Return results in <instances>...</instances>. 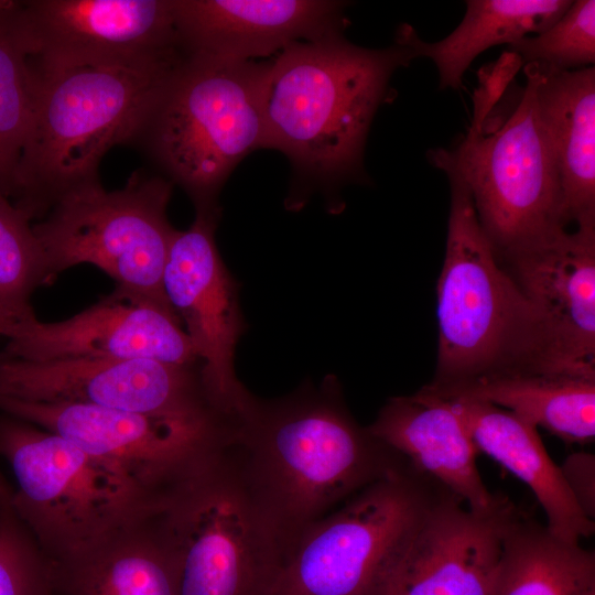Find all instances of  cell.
<instances>
[{
  "instance_id": "cell-1",
  "label": "cell",
  "mask_w": 595,
  "mask_h": 595,
  "mask_svg": "<svg viewBox=\"0 0 595 595\" xmlns=\"http://www.w3.org/2000/svg\"><path fill=\"white\" fill-rule=\"evenodd\" d=\"M228 448L288 543L404 463L357 423L332 375L279 399L252 396Z\"/></svg>"
},
{
  "instance_id": "cell-2",
  "label": "cell",
  "mask_w": 595,
  "mask_h": 595,
  "mask_svg": "<svg viewBox=\"0 0 595 595\" xmlns=\"http://www.w3.org/2000/svg\"><path fill=\"white\" fill-rule=\"evenodd\" d=\"M415 58L394 41L386 48L355 45L337 32L295 42L271 58L266 96V148L289 159L295 188L290 209L310 192L337 190L365 175L371 122L391 95L390 80Z\"/></svg>"
},
{
  "instance_id": "cell-3",
  "label": "cell",
  "mask_w": 595,
  "mask_h": 595,
  "mask_svg": "<svg viewBox=\"0 0 595 595\" xmlns=\"http://www.w3.org/2000/svg\"><path fill=\"white\" fill-rule=\"evenodd\" d=\"M451 191L443 267L436 285L434 378L447 390L496 376L567 368L554 358L540 316L496 258L463 175L447 150L428 152Z\"/></svg>"
},
{
  "instance_id": "cell-4",
  "label": "cell",
  "mask_w": 595,
  "mask_h": 595,
  "mask_svg": "<svg viewBox=\"0 0 595 595\" xmlns=\"http://www.w3.org/2000/svg\"><path fill=\"white\" fill-rule=\"evenodd\" d=\"M174 53L121 65L44 68L28 61L29 129L10 199L32 221L65 196L101 183L99 164L126 145L141 111L182 58Z\"/></svg>"
},
{
  "instance_id": "cell-5",
  "label": "cell",
  "mask_w": 595,
  "mask_h": 595,
  "mask_svg": "<svg viewBox=\"0 0 595 595\" xmlns=\"http://www.w3.org/2000/svg\"><path fill=\"white\" fill-rule=\"evenodd\" d=\"M270 62L183 55L138 117L126 145L181 187L195 212L221 210L231 172L266 148Z\"/></svg>"
},
{
  "instance_id": "cell-6",
  "label": "cell",
  "mask_w": 595,
  "mask_h": 595,
  "mask_svg": "<svg viewBox=\"0 0 595 595\" xmlns=\"http://www.w3.org/2000/svg\"><path fill=\"white\" fill-rule=\"evenodd\" d=\"M180 595H280L288 539L226 445L161 510Z\"/></svg>"
},
{
  "instance_id": "cell-7",
  "label": "cell",
  "mask_w": 595,
  "mask_h": 595,
  "mask_svg": "<svg viewBox=\"0 0 595 595\" xmlns=\"http://www.w3.org/2000/svg\"><path fill=\"white\" fill-rule=\"evenodd\" d=\"M0 457L17 512L53 561L163 507L61 435L2 411Z\"/></svg>"
},
{
  "instance_id": "cell-8",
  "label": "cell",
  "mask_w": 595,
  "mask_h": 595,
  "mask_svg": "<svg viewBox=\"0 0 595 595\" xmlns=\"http://www.w3.org/2000/svg\"><path fill=\"white\" fill-rule=\"evenodd\" d=\"M173 187L160 174L140 169L121 188L110 191L99 183L57 202L33 224L51 280L91 264L116 288L173 312L162 284L176 230L166 213Z\"/></svg>"
},
{
  "instance_id": "cell-9",
  "label": "cell",
  "mask_w": 595,
  "mask_h": 595,
  "mask_svg": "<svg viewBox=\"0 0 595 595\" xmlns=\"http://www.w3.org/2000/svg\"><path fill=\"white\" fill-rule=\"evenodd\" d=\"M444 491L405 462L369 484L290 540L280 595H377Z\"/></svg>"
},
{
  "instance_id": "cell-10",
  "label": "cell",
  "mask_w": 595,
  "mask_h": 595,
  "mask_svg": "<svg viewBox=\"0 0 595 595\" xmlns=\"http://www.w3.org/2000/svg\"><path fill=\"white\" fill-rule=\"evenodd\" d=\"M516 102L479 129L468 128L447 153L466 181L495 255L566 229L558 170L541 123L532 83Z\"/></svg>"
},
{
  "instance_id": "cell-11",
  "label": "cell",
  "mask_w": 595,
  "mask_h": 595,
  "mask_svg": "<svg viewBox=\"0 0 595 595\" xmlns=\"http://www.w3.org/2000/svg\"><path fill=\"white\" fill-rule=\"evenodd\" d=\"M0 411L61 435L160 505L230 443L236 422L10 399H0Z\"/></svg>"
},
{
  "instance_id": "cell-12",
  "label": "cell",
  "mask_w": 595,
  "mask_h": 595,
  "mask_svg": "<svg viewBox=\"0 0 595 595\" xmlns=\"http://www.w3.org/2000/svg\"><path fill=\"white\" fill-rule=\"evenodd\" d=\"M0 399L164 416L223 414L209 401L201 364L151 359L28 360L0 351Z\"/></svg>"
},
{
  "instance_id": "cell-13",
  "label": "cell",
  "mask_w": 595,
  "mask_h": 595,
  "mask_svg": "<svg viewBox=\"0 0 595 595\" xmlns=\"http://www.w3.org/2000/svg\"><path fill=\"white\" fill-rule=\"evenodd\" d=\"M220 212H195L187 229L175 230L162 284L201 363L210 403L236 419L252 394L235 372L236 347L246 322L238 282L226 268L215 240Z\"/></svg>"
},
{
  "instance_id": "cell-14",
  "label": "cell",
  "mask_w": 595,
  "mask_h": 595,
  "mask_svg": "<svg viewBox=\"0 0 595 595\" xmlns=\"http://www.w3.org/2000/svg\"><path fill=\"white\" fill-rule=\"evenodd\" d=\"M28 61L44 68L134 64L180 51L173 0H15Z\"/></svg>"
},
{
  "instance_id": "cell-15",
  "label": "cell",
  "mask_w": 595,
  "mask_h": 595,
  "mask_svg": "<svg viewBox=\"0 0 595 595\" xmlns=\"http://www.w3.org/2000/svg\"><path fill=\"white\" fill-rule=\"evenodd\" d=\"M489 511L444 491L387 571L377 595H493L505 534L518 513Z\"/></svg>"
},
{
  "instance_id": "cell-16",
  "label": "cell",
  "mask_w": 595,
  "mask_h": 595,
  "mask_svg": "<svg viewBox=\"0 0 595 595\" xmlns=\"http://www.w3.org/2000/svg\"><path fill=\"white\" fill-rule=\"evenodd\" d=\"M2 353L28 360L64 358L151 359L201 364L178 317L119 288L73 316L37 317L9 331Z\"/></svg>"
},
{
  "instance_id": "cell-17",
  "label": "cell",
  "mask_w": 595,
  "mask_h": 595,
  "mask_svg": "<svg viewBox=\"0 0 595 595\" xmlns=\"http://www.w3.org/2000/svg\"><path fill=\"white\" fill-rule=\"evenodd\" d=\"M345 8L326 0H173L176 43L185 56L255 61L343 32Z\"/></svg>"
},
{
  "instance_id": "cell-18",
  "label": "cell",
  "mask_w": 595,
  "mask_h": 595,
  "mask_svg": "<svg viewBox=\"0 0 595 595\" xmlns=\"http://www.w3.org/2000/svg\"><path fill=\"white\" fill-rule=\"evenodd\" d=\"M496 258L538 312L556 361L595 365V226Z\"/></svg>"
},
{
  "instance_id": "cell-19",
  "label": "cell",
  "mask_w": 595,
  "mask_h": 595,
  "mask_svg": "<svg viewBox=\"0 0 595 595\" xmlns=\"http://www.w3.org/2000/svg\"><path fill=\"white\" fill-rule=\"evenodd\" d=\"M368 431L418 473L475 511L494 509L502 496L485 486L477 448L452 401L428 385L411 396L389 398Z\"/></svg>"
},
{
  "instance_id": "cell-20",
  "label": "cell",
  "mask_w": 595,
  "mask_h": 595,
  "mask_svg": "<svg viewBox=\"0 0 595 595\" xmlns=\"http://www.w3.org/2000/svg\"><path fill=\"white\" fill-rule=\"evenodd\" d=\"M161 510L53 561L54 595H180V566Z\"/></svg>"
},
{
  "instance_id": "cell-21",
  "label": "cell",
  "mask_w": 595,
  "mask_h": 595,
  "mask_svg": "<svg viewBox=\"0 0 595 595\" xmlns=\"http://www.w3.org/2000/svg\"><path fill=\"white\" fill-rule=\"evenodd\" d=\"M558 170L566 225L595 226V67L523 65Z\"/></svg>"
},
{
  "instance_id": "cell-22",
  "label": "cell",
  "mask_w": 595,
  "mask_h": 595,
  "mask_svg": "<svg viewBox=\"0 0 595 595\" xmlns=\"http://www.w3.org/2000/svg\"><path fill=\"white\" fill-rule=\"evenodd\" d=\"M444 398L452 401L463 418L477 451L490 456L531 489L547 516L551 533L571 543L593 536L594 521L576 505L536 426L488 402Z\"/></svg>"
},
{
  "instance_id": "cell-23",
  "label": "cell",
  "mask_w": 595,
  "mask_h": 595,
  "mask_svg": "<svg viewBox=\"0 0 595 595\" xmlns=\"http://www.w3.org/2000/svg\"><path fill=\"white\" fill-rule=\"evenodd\" d=\"M430 388L443 397L502 408L567 444L594 441L595 365L496 376L447 390Z\"/></svg>"
},
{
  "instance_id": "cell-24",
  "label": "cell",
  "mask_w": 595,
  "mask_h": 595,
  "mask_svg": "<svg viewBox=\"0 0 595 595\" xmlns=\"http://www.w3.org/2000/svg\"><path fill=\"white\" fill-rule=\"evenodd\" d=\"M458 26L437 42L421 40L414 28L401 24L394 41L408 46L416 57H428L436 66L440 89H459L473 61L487 48L511 44L530 33L540 34L569 9L570 0H468Z\"/></svg>"
},
{
  "instance_id": "cell-25",
  "label": "cell",
  "mask_w": 595,
  "mask_h": 595,
  "mask_svg": "<svg viewBox=\"0 0 595 595\" xmlns=\"http://www.w3.org/2000/svg\"><path fill=\"white\" fill-rule=\"evenodd\" d=\"M493 595H595V554L518 511L505 534Z\"/></svg>"
},
{
  "instance_id": "cell-26",
  "label": "cell",
  "mask_w": 595,
  "mask_h": 595,
  "mask_svg": "<svg viewBox=\"0 0 595 595\" xmlns=\"http://www.w3.org/2000/svg\"><path fill=\"white\" fill-rule=\"evenodd\" d=\"M51 278L32 220L0 191V323L2 335L35 318L32 296Z\"/></svg>"
},
{
  "instance_id": "cell-27",
  "label": "cell",
  "mask_w": 595,
  "mask_h": 595,
  "mask_svg": "<svg viewBox=\"0 0 595 595\" xmlns=\"http://www.w3.org/2000/svg\"><path fill=\"white\" fill-rule=\"evenodd\" d=\"M31 105L28 48L15 0H0V191L9 198L29 129Z\"/></svg>"
},
{
  "instance_id": "cell-28",
  "label": "cell",
  "mask_w": 595,
  "mask_h": 595,
  "mask_svg": "<svg viewBox=\"0 0 595 595\" xmlns=\"http://www.w3.org/2000/svg\"><path fill=\"white\" fill-rule=\"evenodd\" d=\"M0 472V595H54L53 560L21 519Z\"/></svg>"
},
{
  "instance_id": "cell-29",
  "label": "cell",
  "mask_w": 595,
  "mask_h": 595,
  "mask_svg": "<svg viewBox=\"0 0 595 595\" xmlns=\"http://www.w3.org/2000/svg\"><path fill=\"white\" fill-rule=\"evenodd\" d=\"M523 65L539 64L556 71H576L595 62V1H572L549 29L507 45Z\"/></svg>"
},
{
  "instance_id": "cell-30",
  "label": "cell",
  "mask_w": 595,
  "mask_h": 595,
  "mask_svg": "<svg viewBox=\"0 0 595 595\" xmlns=\"http://www.w3.org/2000/svg\"><path fill=\"white\" fill-rule=\"evenodd\" d=\"M522 66L520 56L506 50L496 62L484 65L479 69L478 87L473 96L474 111L470 128L479 129L483 126Z\"/></svg>"
},
{
  "instance_id": "cell-31",
  "label": "cell",
  "mask_w": 595,
  "mask_h": 595,
  "mask_svg": "<svg viewBox=\"0 0 595 595\" xmlns=\"http://www.w3.org/2000/svg\"><path fill=\"white\" fill-rule=\"evenodd\" d=\"M566 486L581 511L595 519V456L586 452L570 454L560 466Z\"/></svg>"
},
{
  "instance_id": "cell-32",
  "label": "cell",
  "mask_w": 595,
  "mask_h": 595,
  "mask_svg": "<svg viewBox=\"0 0 595 595\" xmlns=\"http://www.w3.org/2000/svg\"><path fill=\"white\" fill-rule=\"evenodd\" d=\"M0 337H3V335H2V325H1V323H0Z\"/></svg>"
}]
</instances>
